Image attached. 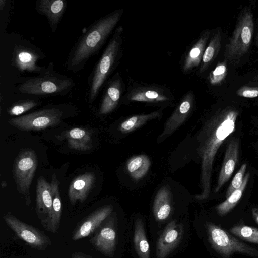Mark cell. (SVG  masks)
Wrapping results in <instances>:
<instances>
[{
  "label": "cell",
  "instance_id": "74e56055",
  "mask_svg": "<svg viewBox=\"0 0 258 258\" xmlns=\"http://www.w3.org/2000/svg\"><path fill=\"white\" fill-rule=\"evenodd\" d=\"M253 80H254V81H258V75L256 76L253 78Z\"/></svg>",
  "mask_w": 258,
  "mask_h": 258
},
{
  "label": "cell",
  "instance_id": "2e32d148",
  "mask_svg": "<svg viewBox=\"0 0 258 258\" xmlns=\"http://www.w3.org/2000/svg\"><path fill=\"white\" fill-rule=\"evenodd\" d=\"M239 147V139L237 138H233L228 144L214 190L215 193L220 190L231 176L238 160Z\"/></svg>",
  "mask_w": 258,
  "mask_h": 258
},
{
  "label": "cell",
  "instance_id": "1f68e13d",
  "mask_svg": "<svg viewBox=\"0 0 258 258\" xmlns=\"http://www.w3.org/2000/svg\"><path fill=\"white\" fill-rule=\"evenodd\" d=\"M165 97L159 95L157 92L148 90L137 93L134 95L131 99L138 101H154L163 100Z\"/></svg>",
  "mask_w": 258,
  "mask_h": 258
},
{
  "label": "cell",
  "instance_id": "4316f807",
  "mask_svg": "<svg viewBox=\"0 0 258 258\" xmlns=\"http://www.w3.org/2000/svg\"><path fill=\"white\" fill-rule=\"evenodd\" d=\"M159 115L158 112L148 114L135 115L123 121L119 129L123 132H129L143 124L149 119L154 118Z\"/></svg>",
  "mask_w": 258,
  "mask_h": 258
},
{
  "label": "cell",
  "instance_id": "8fae6325",
  "mask_svg": "<svg viewBox=\"0 0 258 258\" xmlns=\"http://www.w3.org/2000/svg\"><path fill=\"white\" fill-rule=\"evenodd\" d=\"M112 211L111 205H107L93 211L76 226L72 234V239L78 240L94 234Z\"/></svg>",
  "mask_w": 258,
  "mask_h": 258
},
{
  "label": "cell",
  "instance_id": "7402d4cb",
  "mask_svg": "<svg viewBox=\"0 0 258 258\" xmlns=\"http://www.w3.org/2000/svg\"><path fill=\"white\" fill-rule=\"evenodd\" d=\"M134 242L139 258H150L149 245L146 236L144 224L141 219H137L135 227Z\"/></svg>",
  "mask_w": 258,
  "mask_h": 258
},
{
  "label": "cell",
  "instance_id": "836d02e7",
  "mask_svg": "<svg viewBox=\"0 0 258 258\" xmlns=\"http://www.w3.org/2000/svg\"><path fill=\"white\" fill-rule=\"evenodd\" d=\"M71 258H92L91 256L88 255L82 252H75L72 255Z\"/></svg>",
  "mask_w": 258,
  "mask_h": 258
},
{
  "label": "cell",
  "instance_id": "7c38bea8",
  "mask_svg": "<svg viewBox=\"0 0 258 258\" xmlns=\"http://www.w3.org/2000/svg\"><path fill=\"white\" fill-rule=\"evenodd\" d=\"M103 223L95 231L90 242L96 250L112 257L116 243V232L111 220Z\"/></svg>",
  "mask_w": 258,
  "mask_h": 258
},
{
  "label": "cell",
  "instance_id": "d4e9b609",
  "mask_svg": "<svg viewBox=\"0 0 258 258\" xmlns=\"http://www.w3.org/2000/svg\"><path fill=\"white\" fill-rule=\"evenodd\" d=\"M150 165V160L147 156L138 155L130 160L127 168L132 178L139 180L147 173Z\"/></svg>",
  "mask_w": 258,
  "mask_h": 258
},
{
  "label": "cell",
  "instance_id": "30bf717a",
  "mask_svg": "<svg viewBox=\"0 0 258 258\" xmlns=\"http://www.w3.org/2000/svg\"><path fill=\"white\" fill-rule=\"evenodd\" d=\"M44 55L38 49L24 45H16L12 51V64L21 72L40 73L45 67L38 65Z\"/></svg>",
  "mask_w": 258,
  "mask_h": 258
},
{
  "label": "cell",
  "instance_id": "3957f363",
  "mask_svg": "<svg viewBox=\"0 0 258 258\" xmlns=\"http://www.w3.org/2000/svg\"><path fill=\"white\" fill-rule=\"evenodd\" d=\"M75 86L71 78L57 72L54 63L50 62L37 76L23 81L18 89L20 92L28 95L64 96Z\"/></svg>",
  "mask_w": 258,
  "mask_h": 258
},
{
  "label": "cell",
  "instance_id": "d6986e66",
  "mask_svg": "<svg viewBox=\"0 0 258 258\" xmlns=\"http://www.w3.org/2000/svg\"><path fill=\"white\" fill-rule=\"evenodd\" d=\"M50 184L52 192V208L51 216L45 229L50 232L55 233L57 231L60 224L62 206L58 189L59 182L55 174L52 175Z\"/></svg>",
  "mask_w": 258,
  "mask_h": 258
},
{
  "label": "cell",
  "instance_id": "8992f818",
  "mask_svg": "<svg viewBox=\"0 0 258 258\" xmlns=\"http://www.w3.org/2000/svg\"><path fill=\"white\" fill-rule=\"evenodd\" d=\"M64 111L58 106H54L11 118L8 122L21 131H40L60 124Z\"/></svg>",
  "mask_w": 258,
  "mask_h": 258
},
{
  "label": "cell",
  "instance_id": "f546056e",
  "mask_svg": "<svg viewBox=\"0 0 258 258\" xmlns=\"http://www.w3.org/2000/svg\"><path fill=\"white\" fill-rule=\"evenodd\" d=\"M227 62L223 61L217 64L215 68L211 72L209 82L212 85L221 84L227 75Z\"/></svg>",
  "mask_w": 258,
  "mask_h": 258
},
{
  "label": "cell",
  "instance_id": "e0dca14e",
  "mask_svg": "<svg viewBox=\"0 0 258 258\" xmlns=\"http://www.w3.org/2000/svg\"><path fill=\"white\" fill-rule=\"evenodd\" d=\"M95 179L93 172H87L72 180L68 190L69 198L72 205L77 201L82 203L85 201L94 185Z\"/></svg>",
  "mask_w": 258,
  "mask_h": 258
},
{
  "label": "cell",
  "instance_id": "9a60e30c",
  "mask_svg": "<svg viewBox=\"0 0 258 258\" xmlns=\"http://www.w3.org/2000/svg\"><path fill=\"white\" fill-rule=\"evenodd\" d=\"M66 7V2L63 0H37L35 5L37 13L47 19L52 33L57 30Z\"/></svg>",
  "mask_w": 258,
  "mask_h": 258
},
{
  "label": "cell",
  "instance_id": "6da1fadb",
  "mask_svg": "<svg viewBox=\"0 0 258 258\" xmlns=\"http://www.w3.org/2000/svg\"><path fill=\"white\" fill-rule=\"evenodd\" d=\"M239 114L234 106H227L216 111L203 126L198 137V154L201 161L202 192L195 197L205 200L210 193L213 164L216 153L225 140L235 130Z\"/></svg>",
  "mask_w": 258,
  "mask_h": 258
},
{
  "label": "cell",
  "instance_id": "44dd1931",
  "mask_svg": "<svg viewBox=\"0 0 258 258\" xmlns=\"http://www.w3.org/2000/svg\"><path fill=\"white\" fill-rule=\"evenodd\" d=\"M209 35V31H205L191 48L185 61V70H189L200 63L202 59Z\"/></svg>",
  "mask_w": 258,
  "mask_h": 258
},
{
  "label": "cell",
  "instance_id": "52a82bcc",
  "mask_svg": "<svg viewBox=\"0 0 258 258\" xmlns=\"http://www.w3.org/2000/svg\"><path fill=\"white\" fill-rule=\"evenodd\" d=\"M209 240L213 248L225 257L234 252L258 256V251L242 243L218 226L208 223L206 226Z\"/></svg>",
  "mask_w": 258,
  "mask_h": 258
},
{
  "label": "cell",
  "instance_id": "484cf974",
  "mask_svg": "<svg viewBox=\"0 0 258 258\" xmlns=\"http://www.w3.org/2000/svg\"><path fill=\"white\" fill-rule=\"evenodd\" d=\"M221 34L217 30L212 37L210 41L206 48L202 58L201 70L204 71L218 55L220 48Z\"/></svg>",
  "mask_w": 258,
  "mask_h": 258
},
{
  "label": "cell",
  "instance_id": "d590c367",
  "mask_svg": "<svg viewBox=\"0 0 258 258\" xmlns=\"http://www.w3.org/2000/svg\"><path fill=\"white\" fill-rule=\"evenodd\" d=\"M5 0H0V10L2 11L6 5Z\"/></svg>",
  "mask_w": 258,
  "mask_h": 258
},
{
  "label": "cell",
  "instance_id": "603a6c76",
  "mask_svg": "<svg viewBox=\"0 0 258 258\" xmlns=\"http://www.w3.org/2000/svg\"><path fill=\"white\" fill-rule=\"evenodd\" d=\"M169 191L165 188L160 189L156 195L154 202L153 212L157 220H165L169 215L171 206L169 203Z\"/></svg>",
  "mask_w": 258,
  "mask_h": 258
},
{
  "label": "cell",
  "instance_id": "4dcf8cb0",
  "mask_svg": "<svg viewBox=\"0 0 258 258\" xmlns=\"http://www.w3.org/2000/svg\"><path fill=\"white\" fill-rule=\"evenodd\" d=\"M246 167L247 164L246 163L243 164L234 176L233 179L227 190L226 193V198L241 185L244 177Z\"/></svg>",
  "mask_w": 258,
  "mask_h": 258
},
{
  "label": "cell",
  "instance_id": "5bb4252c",
  "mask_svg": "<svg viewBox=\"0 0 258 258\" xmlns=\"http://www.w3.org/2000/svg\"><path fill=\"white\" fill-rule=\"evenodd\" d=\"M182 227L174 220L170 222L159 237L156 246L157 258H166L179 243Z\"/></svg>",
  "mask_w": 258,
  "mask_h": 258
},
{
  "label": "cell",
  "instance_id": "cb8c5ba5",
  "mask_svg": "<svg viewBox=\"0 0 258 258\" xmlns=\"http://www.w3.org/2000/svg\"><path fill=\"white\" fill-rule=\"evenodd\" d=\"M249 176V173H247L244 176L241 185L227 198L225 201L216 207V210L221 216L227 214L237 204L247 186Z\"/></svg>",
  "mask_w": 258,
  "mask_h": 258
},
{
  "label": "cell",
  "instance_id": "ac0fdd59",
  "mask_svg": "<svg viewBox=\"0 0 258 258\" xmlns=\"http://www.w3.org/2000/svg\"><path fill=\"white\" fill-rule=\"evenodd\" d=\"M59 140H67L69 148L78 151H89L92 147L91 135L84 128L76 127L64 132Z\"/></svg>",
  "mask_w": 258,
  "mask_h": 258
},
{
  "label": "cell",
  "instance_id": "f35d334b",
  "mask_svg": "<svg viewBox=\"0 0 258 258\" xmlns=\"http://www.w3.org/2000/svg\"><path fill=\"white\" fill-rule=\"evenodd\" d=\"M257 45L258 46V37H257Z\"/></svg>",
  "mask_w": 258,
  "mask_h": 258
},
{
  "label": "cell",
  "instance_id": "d6a6232c",
  "mask_svg": "<svg viewBox=\"0 0 258 258\" xmlns=\"http://www.w3.org/2000/svg\"><path fill=\"white\" fill-rule=\"evenodd\" d=\"M236 94L244 98H256L258 97V87L242 86L237 90Z\"/></svg>",
  "mask_w": 258,
  "mask_h": 258
},
{
  "label": "cell",
  "instance_id": "e575fe53",
  "mask_svg": "<svg viewBox=\"0 0 258 258\" xmlns=\"http://www.w3.org/2000/svg\"><path fill=\"white\" fill-rule=\"evenodd\" d=\"M252 215L255 221L258 224V209L253 208L252 210Z\"/></svg>",
  "mask_w": 258,
  "mask_h": 258
},
{
  "label": "cell",
  "instance_id": "83f0119b",
  "mask_svg": "<svg viewBox=\"0 0 258 258\" xmlns=\"http://www.w3.org/2000/svg\"><path fill=\"white\" fill-rule=\"evenodd\" d=\"M230 232L246 241L258 243V229L245 225H237L230 229Z\"/></svg>",
  "mask_w": 258,
  "mask_h": 258
},
{
  "label": "cell",
  "instance_id": "ba28073f",
  "mask_svg": "<svg viewBox=\"0 0 258 258\" xmlns=\"http://www.w3.org/2000/svg\"><path fill=\"white\" fill-rule=\"evenodd\" d=\"M37 166V158L34 150L26 149L21 151L16 158L13 174L19 191L29 195L30 185Z\"/></svg>",
  "mask_w": 258,
  "mask_h": 258
},
{
  "label": "cell",
  "instance_id": "8d00e7d4",
  "mask_svg": "<svg viewBox=\"0 0 258 258\" xmlns=\"http://www.w3.org/2000/svg\"><path fill=\"white\" fill-rule=\"evenodd\" d=\"M2 184V186L3 187H5L6 186V185H7V183H6V182L5 181H3L2 182V184Z\"/></svg>",
  "mask_w": 258,
  "mask_h": 258
},
{
  "label": "cell",
  "instance_id": "9c48e42d",
  "mask_svg": "<svg viewBox=\"0 0 258 258\" xmlns=\"http://www.w3.org/2000/svg\"><path fill=\"white\" fill-rule=\"evenodd\" d=\"M3 219L15 235L31 247L38 250H45L51 244L49 237L42 231L23 222L11 213L4 214Z\"/></svg>",
  "mask_w": 258,
  "mask_h": 258
},
{
  "label": "cell",
  "instance_id": "ffe728a7",
  "mask_svg": "<svg viewBox=\"0 0 258 258\" xmlns=\"http://www.w3.org/2000/svg\"><path fill=\"white\" fill-rule=\"evenodd\" d=\"M120 96L119 82L113 80L106 88L100 105L99 114L105 115L111 112L116 106Z\"/></svg>",
  "mask_w": 258,
  "mask_h": 258
},
{
  "label": "cell",
  "instance_id": "4fadbf2b",
  "mask_svg": "<svg viewBox=\"0 0 258 258\" xmlns=\"http://www.w3.org/2000/svg\"><path fill=\"white\" fill-rule=\"evenodd\" d=\"M36 203L38 216L46 229L52 212V192L50 183L42 176L37 180Z\"/></svg>",
  "mask_w": 258,
  "mask_h": 258
},
{
  "label": "cell",
  "instance_id": "f1b7e54d",
  "mask_svg": "<svg viewBox=\"0 0 258 258\" xmlns=\"http://www.w3.org/2000/svg\"><path fill=\"white\" fill-rule=\"evenodd\" d=\"M38 104V100L35 99L20 100L9 107L7 109V112L12 116H18L34 108Z\"/></svg>",
  "mask_w": 258,
  "mask_h": 258
},
{
  "label": "cell",
  "instance_id": "5b68a950",
  "mask_svg": "<svg viewBox=\"0 0 258 258\" xmlns=\"http://www.w3.org/2000/svg\"><path fill=\"white\" fill-rule=\"evenodd\" d=\"M122 28H118L88 77L87 98L93 103L97 98L117 58L121 44Z\"/></svg>",
  "mask_w": 258,
  "mask_h": 258
},
{
  "label": "cell",
  "instance_id": "7a4b0ae2",
  "mask_svg": "<svg viewBox=\"0 0 258 258\" xmlns=\"http://www.w3.org/2000/svg\"><path fill=\"white\" fill-rule=\"evenodd\" d=\"M121 11H116L94 22L80 36L68 55V71H82L90 58L98 54L106 39L119 21Z\"/></svg>",
  "mask_w": 258,
  "mask_h": 258
},
{
  "label": "cell",
  "instance_id": "277c9868",
  "mask_svg": "<svg viewBox=\"0 0 258 258\" xmlns=\"http://www.w3.org/2000/svg\"><path fill=\"white\" fill-rule=\"evenodd\" d=\"M253 31L252 10L250 7H245L240 12L235 29L225 46L224 61L232 66L239 63L250 47Z\"/></svg>",
  "mask_w": 258,
  "mask_h": 258
}]
</instances>
